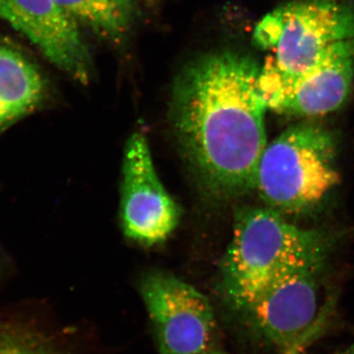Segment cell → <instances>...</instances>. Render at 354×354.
Here are the masks:
<instances>
[{
  "label": "cell",
  "instance_id": "obj_12",
  "mask_svg": "<svg viewBox=\"0 0 354 354\" xmlns=\"http://www.w3.org/2000/svg\"><path fill=\"white\" fill-rule=\"evenodd\" d=\"M0 354L73 353L44 330L0 325Z\"/></svg>",
  "mask_w": 354,
  "mask_h": 354
},
{
  "label": "cell",
  "instance_id": "obj_14",
  "mask_svg": "<svg viewBox=\"0 0 354 354\" xmlns=\"http://www.w3.org/2000/svg\"><path fill=\"white\" fill-rule=\"evenodd\" d=\"M333 354H354V342L353 344H349L346 348L341 349V351H337V353Z\"/></svg>",
  "mask_w": 354,
  "mask_h": 354
},
{
  "label": "cell",
  "instance_id": "obj_3",
  "mask_svg": "<svg viewBox=\"0 0 354 354\" xmlns=\"http://www.w3.org/2000/svg\"><path fill=\"white\" fill-rule=\"evenodd\" d=\"M335 158L337 141L329 130L292 125L266 146L254 189L279 213H307L339 184Z\"/></svg>",
  "mask_w": 354,
  "mask_h": 354
},
{
  "label": "cell",
  "instance_id": "obj_6",
  "mask_svg": "<svg viewBox=\"0 0 354 354\" xmlns=\"http://www.w3.org/2000/svg\"><path fill=\"white\" fill-rule=\"evenodd\" d=\"M354 77V39L327 48L308 68L283 74L262 65L258 88L270 111L295 116H319L341 108Z\"/></svg>",
  "mask_w": 354,
  "mask_h": 354
},
{
  "label": "cell",
  "instance_id": "obj_11",
  "mask_svg": "<svg viewBox=\"0 0 354 354\" xmlns=\"http://www.w3.org/2000/svg\"><path fill=\"white\" fill-rule=\"evenodd\" d=\"M78 24L113 44L127 39L138 15V0H57Z\"/></svg>",
  "mask_w": 354,
  "mask_h": 354
},
{
  "label": "cell",
  "instance_id": "obj_7",
  "mask_svg": "<svg viewBox=\"0 0 354 354\" xmlns=\"http://www.w3.org/2000/svg\"><path fill=\"white\" fill-rule=\"evenodd\" d=\"M157 342L158 354H203L216 330L213 307L183 279L156 272L139 288Z\"/></svg>",
  "mask_w": 354,
  "mask_h": 354
},
{
  "label": "cell",
  "instance_id": "obj_13",
  "mask_svg": "<svg viewBox=\"0 0 354 354\" xmlns=\"http://www.w3.org/2000/svg\"><path fill=\"white\" fill-rule=\"evenodd\" d=\"M322 335L321 333H313V334L306 335V337H302L301 339L293 344L290 348L281 351V354H304V351Z\"/></svg>",
  "mask_w": 354,
  "mask_h": 354
},
{
  "label": "cell",
  "instance_id": "obj_8",
  "mask_svg": "<svg viewBox=\"0 0 354 354\" xmlns=\"http://www.w3.org/2000/svg\"><path fill=\"white\" fill-rule=\"evenodd\" d=\"M181 209L169 194L153 165L148 140L135 132L123 153L120 223L127 239L153 246L171 236L180 221Z\"/></svg>",
  "mask_w": 354,
  "mask_h": 354
},
{
  "label": "cell",
  "instance_id": "obj_4",
  "mask_svg": "<svg viewBox=\"0 0 354 354\" xmlns=\"http://www.w3.org/2000/svg\"><path fill=\"white\" fill-rule=\"evenodd\" d=\"M354 39L353 0H292L261 21L254 39L271 51L264 66L283 74L308 68L333 44Z\"/></svg>",
  "mask_w": 354,
  "mask_h": 354
},
{
  "label": "cell",
  "instance_id": "obj_10",
  "mask_svg": "<svg viewBox=\"0 0 354 354\" xmlns=\"http://www.w3.org/2000/svg\"><path fill=\"white\" fill-rule=\"evenodd\" d=\"M44 92L36 65L19 51L0 46V131L36 108Z\"/></svg>",
  "mask_w": 354,
  "mask_h": 354
},
{
  "label": "cell",
  "instance_id": "obj_1",
  "mask_svg": "<svg viewBox=\"0 0 354 354\" xmlns=\"http://www.w3.org/2000/svg\"><path fill=\"white\" fill-rule=\"evenodd\" d=\"M260 68L248 55L216 51L191 62L174 85L177 135L205 183L221 194L255 186L268 144Z\"/></svg>",
  "mask_w": 354,
  "mask_h": 354
},
{
  "label": "cell",
  "instance_id": "obj_2",
  "mask_svg": "<svg viewBox=\"0 0 354 354\" xmlns=\"http://www.w3.org/2000/svg\"><path fill=\"white\" fill-rule=\"evenodd\" d=\"M329 244L323 232L295 227L269 207L242 209L223 260L228 301L239 311L279 277L322 269Z\"/></svg>",
  "mask_w": 354,
  "mask_h": 354
},
{
  "label": "cell",
  "instance_id": "obj_15",
  "mask_svg": "<svg viewBox=\"0 0 354 354\" xmlns=\"http://www.w3.org/2000/svg\"><path fill=\"white\" fill-rule=\"evenodd\" d=\"M203 354H227L225 351H218V349H209V351H205Z\"/></svg>",
  "mask_w": 354,
  "mask_h": 354
},
{
  "label": "cell",
  "instance_id": "obj_5",
  "mask_svg": "<svg viewBox=\"0 0 354 354\" xmlns=\"http://www.w3.org/2000/svg\"><path fill=\"white\" fill-rule=\"evenodd\" d=\"M322 269H302L274 279L239 312L260 341L283 351L313 333L326 330L332 314L324 293Z\"/></svg>",
  "mask_w": 354,
  "mask_h": 354
},
{
  "label": "cell",
  "instance_id": "obj_9",
  "mask_svg": "<svg viewBox=\"0 0 354 354\" xmlns=\"http://www.w3.org/2000/svg\"><path fill=\"white\" fill-rule=\"evenodd\" d=\"M0 18L72 79L87 84L93 62L79 24L57 0H0Z\"/></svg>",
  "mask_w": 354,
  "mask_h": 354
}]
</instances>
